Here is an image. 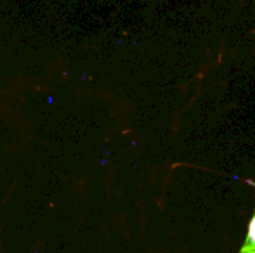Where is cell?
<instances>
[{
  "instance_id": "obj_1",
  "label": "cell",
  "mask_w": 255,
  "mask_h": 253,
  "mask_svg": "<svg viewBox=\"0 0 255 253\" xmlns=\"http://www.w3.org/2000/svg\"><path fill=\"white\" fill-rule=\"evenodd\" d=\"M242 253H255V213L250 220L249 234H247V241L242 247Z\"/></svg>"
}]
</instances>
